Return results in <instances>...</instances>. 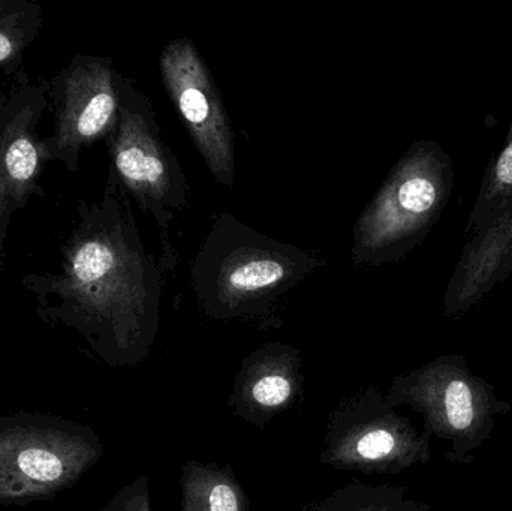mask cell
<instances>
[{"label": "cell", "instance_id": "4fadbf2b", "mask_svg": "<svg viewBox=\"0 0 512 511\" xmlns=\"http://www.w3.org/2000/svg\"><path fill=\"white\" fill-rule=\"evenodd\" d=\"M258 380L251 387L252 399L264 408H279L288 402L292 395V383L288 375L282 374L280 366L264 369Z\"/></svg>", "mask_w": 512, "mask_h": 511}, {"label": "cell", "instance_id": "9c48e42d", "mask_svg": "<svg viewBox=\"0 0 512 511\" xmlns=\"http://www.w3.org/2000/svg\"><path fill=\"white\" fill-rule=\"evenodd\" d=\"M165 89L216 182L236 183L234 132L209 66L189 38L168 42L159 59Z\"/></svg>", "mask_w": 512, "mask_h": 511}, {"label": "cell", "instance_id": "ba28073f", "mask_svg": "<svg viewBox=\"0 0 512 511\" xmlns=\"http://www.w3.org/2000/svg\"><path fill=\"white\" fill-rule=\"evenodd\" d=\"M48 81L24 71L0 92V257L5 255L12 219L32 197H45V161L39 123L50 107Z\"/></svg>", "mask_w": 512, "mask_h": 511}, {"label": "cell", "instance_id": "8fae6325", "mask_svg": "<svg viewBox=\"0 0 512 511\" xmlns=\"http://www.w3.org/2000/svg\"><path fill=\"white\" fill-rule=\"evenodd\" d=\"M44 23L41 6L26 0H0V71H21L24 53Z\"/></svg>", "mask_w": 512, "mask_h": 511}, {"label": "cell", "instance_id": "7a4b0ae2", "mask_svg": "<svg viewBox=\"0 0 512 511\" xmlns=\"http://www.w3.org/2000/svg\"><path fill=\"white\" fill-rule=\"evenodd\" d=\"M327 258L259 233L233 213L210 228L191 269L198 302L216 318L265 314Z\"/></svg>", "mask_w": 512, "mask_h": 511}, {"label": "cell", "instance_id": "52a82bcc", "mask_svg": "<svg viewBox=\"0 0 512 511\" xmlns=\"http://www.w3.org/2000/svg\"><path fill=\"white\" fill-rule=\"evenodd\" d=\"M111 57L77 54L48 81L53 134L42 138L45 161L80 170L81 152L107 140L119 119V95Z\"/></svg>", "mask_w": 512, "mask_h": 511}, {"label": "cell", "instance_id": "3957f363", "mask_svg": "<svg viewBox=\"0 0 512 511\" xmlns=\"http://www.w3.org/2000/svg\"><path fill=\"white\" fill-rule=\"evenodd\" d=\"M448 173L447 155L435 143L411 146L355 222V266L393 263L420 243L444 209Z\"/></svg>", "mask_w": 512, "mask_h": 511}, {"label": "cell", "instance_id": "5bb4252c", "mask_svg": "<svg viewBox=\"0 0 512 511\" xmlns=\"http://www.w3.org/2000/svg\"><path fill=\"white\" fill-rule=\"evenodd\" d=\"M512 191V132L510 141H508L505 149L502 150L499 155L498 161H496L495 167L492 170V176H490L489 189H484L483 197H489V200H495L498 195L502 192Z\"/></svg>", "mask_w": 512, "mask_h": 511}, {"label": "cell", "instance_id": "7c38bea8", "mask_svg": "<svg viewBox=\"0 0 512 511\" xmlns=\"http://www.w3.org/2000/svg\"><path fill=\"white\" fill-rule=\"evenodd\" d=\"M183 511H246L245 498L231 477L201 467L186 473Z\"/></svg>", "mask_w": 512, "mask_h": 511}, {"label": "cell", "instance_id": "277c9868", "mask_svg": "<svg viewBox=\"0 0 512 511\" xmlns=\"http://www.w3.org/2000/svg\"><path fill=\"white\" fill-rule=\"evenodd\" d=\"M92 429L42 413L0 416V506L51 500L72 488L102 456Z\"/></svg>", "mask_w": 512, "mask_h": 511}, {"label": "cell", "instance_id": "6da1fadb", "mask_svg": "<svg viewBox=\"0 0 512 511\" xmlns=\"http://www.w3.org/2000/svg\"><path fill=\"white\" fill-rule=\"evenodd\" d=\"M21 285L44 323L71 330L108 365H128L149 348L164 267L144 248L131 197L113 171L98 201H78L59 270L27 273Z\"/></svg>", "mask_w": 512, "mask_h": 511}, {"label": "cell", "instance_id": "5b68a950", "mask_svg": "<svg viewBox=\"0 0 512 511\" xmlns=\"http://www.w3.org/2000/svg\"><path fill=\"white\" fill-rule=\"evenodd\" d=\"M119 119L108 135L110 170L129 197L152 216L162 233V267L174 269L177 254L170 245L171 222L189 201L185 171L162 138L152 102L131 78L117 71Z\"/></svg>", "mask_w": 512, "mask_h": 511}, {"label": "cell", "instance_id": "30bf717a", "mask_svg": "<svg viewBox=\"0 0 512 511\" xmlns=\"http://www.w3.org/2000/svg\"><path fill=\"white\" fill-rule=\"evenodd\" d=\"M363 411L354 432L342 441L343 461L384 473H400L432 458L430 435L420 432L405 417L397 416L385 399L375 398Z\"/></svg>", "mask_w": 512, "mask_h": 511}, {"label": "cell", "instance_id": "9a60e30c", "mask_svg": "<svg viewBox=\"0 0 512 511\" xmlns=\"http://www.w3.org/2000/svg\"><path fill=\"white\" fill-rule=\"evenodd\" d=\"M146 479L123 488L101 511H149Z\"/></svg>", "mask_w": 512, "mask_h": 511}, {"label": "cell", "instance_id": "8992f818", "mask_svg": "<svg viewBox=\"0 0 512 511\" xmlns=\"http://www.w3.org/2000/svg\"><path fill=\"white\" fill-rule=\"evenodd\" d=\"M385 401L408 405L423 416L424 432L450 444L445 458L471 465L475 453L492 438L496 417L511 413L510 402L469 368L468 357L447 354L397 377Z\"/></svg>", "mask_w": 512, "mask_h": 511}]
</instances>
